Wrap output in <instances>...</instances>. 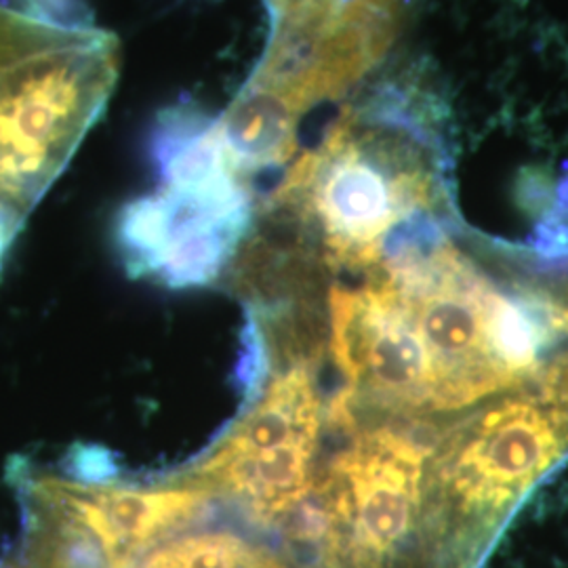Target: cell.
Returning a JSON list of instances; mask_svg holds the SVG:
<instances>
[{
	"instance_id": "6da1fadb",
	"label": "cell",
	"mask_w": 568,
	"mask_h": 568,
	"mask_svg": "<svg viewBox=\"0 0 568 568\" xmlns=\"http://www.w3.org/2000/svg\"><path fill=\"white\" fill-rule=\"evenodd\" d=\"M121 44L100 28H65L0 7V213L18 224L102 119Z\"/></svg>"
},
{
	"instance_id": "7a4b0ae2",
	"label": "cell",
	"mask_w": 568,
	"mask_h": 568,
	"mask_svg": "<svg viewBox=\"0 0 568 568\" xmlns=\"http://www.w3.org/2000/svg\"><path fill=\"white\" fill-rule=\"evenodd\" d=\"M264 53L220 116L236 164L251 178L297 148V124L316 103L344 95L386 58L400 0H264Z\"/></svg>"
},
{
	"instance_id": "3957f363",
	"label": "cell",
	"mask_w": 568,
	"mask_h": 568,
	"mask_svg": "<svg viewBox=\"0 0 568 568\" xmlns=\"http://www.w3.org/2000/svg\"><path fill=\"white\" fill-rule=\"evenodd\" d=\"M568 457V415L516 392L445 426L427 457V528L443 568H483L532 488Z\"/></svg>"
},
{
	"instance_id": "277c9868",
	"label": "cell",
	"mask_w": 568,
	"mask_h": 568,
	"mask_svg": "<svg viewBox=\"0 0 568 568\" xmlns=\"http://www.w3.org/2000/svg\"><path fill=\"white\" fill-rule=\"evenodd\" d=\"M323 426L316 363L300 354L270 373L243 419L183 478L236 509L244 527L267 535L312 487Z\"/></svg>"
},
{
	"instance_id": "5b68a950",
	"label": "cell",
	"mask_w": 568,
	"mask_h": 568,
	"mask_svg": "<svg viewBox=\"0 0 568 568\" xmlns=\"http://www.w3.org/2000/svg\"><path fill=\"white\" fill-rule=\"evenodd\" d=\"M328 352L344 377L331 398L356 427L436 417L438 375L405 297L382 281L328 288Z\"/></svg>"
},
{
	"instance_id": "8992f818",
	"label": "cell",
	"mask_w": 568,
	"mask_h": 568,
	"mask_svg": "<svg viewBox=\"0 0 568 568\" xmlns=\"http://www.w3.org/2000/svg\"><path fill=\"white\" fill-rule=\"evenodd\" d=\"M246 178L204 187H159L122 206L112 236L129 276L203 288L234 262L255 215Z\"/></svg>"
},
{
	"instance_id": "52a82bcc",
	"label": "cell",
	"mask_w": 568,
	"mask_h": 568,
	"mask_svg": "<svg viewBox=\"0 0 568 568\" xmlns=\"http://www.w3.org/2000/svg\"><path fill=\"white\" fill-rule=\"evenodd\" d=\"M138 568H293L267 537L244 525L204 520L161 541Z\"/></svg>"
},
{
	"instance_id": "ba28073f",
	"label": "cell",
	"mask_w": 568,
	"mask_h": 568,
	"mask_svg": "<svg viewBox=\"0 0 568 568\" xmlns=\"http://www.w3.org/2000/svg\"><path fill=\"white\" fill-rule=\"evenodd\" d=\"M63 471L70 476V480H77V483L105 485L114 480L119 469L105 448L77 445L65 455Z\"/></svg>"
},
{
	"instance_id": "9c48e42d",
	"label": "cell",
	"mask_w": 568,
	"mask_h": 568,
	"mask_svg": "<svg viewBox=\"0 0 568 568\" xmlns=\"http://www.w3.org/2000/svg\"><path fill=\"white\" fill-rule=\"evenodd\" d=\"M23 13L65 28H95V16L87 0H21Z\"/></svg>"
},
{
	"instance_id": "30bf717a",
	"label": "cell",
	"mask_w": 568,
	"mask_h": 568,
	"mask_svg": "<svg viewBox=\"0 0 568 568\" xmlns=\"http://www.w3.org/2000/svg\"><path fill=\"white\" fill-rule=\"evenodd\" d=\"M535 270L548 276V281H539V283L544 284V288L548 291L560 321L562 335L568 337V262L567 264H539L535 265Z\"/></svg>"
},
{
	"instance_id": "8fae6325",
	"label": "cell",
	"mask_w": 568,
	"mask_h": 568,
	"mask_svg": "<svg viewBox=\"0 0 568 568\" xmlns=\"http://www.w3.org/2000/svg\"><path fill=\"white\" fill-rule=\"evenodd\" d=\"M21 227L23 225L13 222L11 217L0 213V274L4 270V260H7L9 251H11V246L16 243V239L20 236Z\"/></svg>"
}]
</instances>
